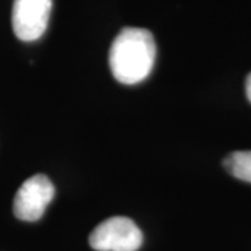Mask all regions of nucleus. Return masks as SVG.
<instances>
[{
	"label": "nucleus",
	"mask_w": 251,
	"mask_h": 251,
	"mask_svg": "<svg viewBox=\"0 0 251 251\" xmlns=\"http://www.w3.org/2000/svg\"><path fill=\"white\" fill-rule=\"evenodd\" d=\"M155 56V39L148 29L133 27L123 28L110 46V72L122 84H138L152 72Z\"/></svg>",
	"instance_id": "obj_1"
},
{
	"label": "nucleus",
	"mask_w": 251,
	"mask_h": 251,
	"mask_svg": "<svg viewBox=\"0 0 251 251\" xmlns=\"http://www.w3.org/2000/svg\"><path fill=\"white\" fill-rule=\"evenodd\" d=\"M143 244L140 227L126 216H113L98 225L90 236L97 251H137Z\"/></svg>",
	"instance_id": "obj_2"
},
{
	"label": "nucleus",
	"mask_w": 251,
	"mask_h": 251,
	"mask_svg": "<svg viewBox=\"0 0 251 251\" xmlns=\"http://www.w3.org/2000/svg\"><path fill=\"white\" fill-rule=\"evenodd\" d=\"M53 197V183L45 175H35L18 188L13 205L14 215L24 222H35L44 216Z\"/></svg>",
	"instance_id": "obj_3"
},
{
	"label": "nucleus",
	"mask_w": 251,
	"mask_h": 251,
	"mask_svg": "<svg viewBox=\"0 0 251 251\" xmlns=\"http://www.w3.org/2000/svg\"><path fill=\"white\" fill-rule=\"evenodd\" d=\"M52 0H14L11 24L20 41L34 42L45 34Z\"/></svg>",
	"instance_id": "obj_4"
},
{
	"label": "nucleus",
	"mask_w": 251,
	"mask_h": 251,
	"mask_svg": "<svg viewBox=\"0 0 251 251\" xmlns=\"http://www.w3.org/2000/svg\"><path fill=\"white\" fill-rule=\"evenodd\" d=\"M224 166L233 177L251 183V151H236L225 158Z\"/></svg>",
	"instance_id": "obj_5"
},
{
	"label": "nucleus",
	"mask_w": 251,
	"mask_h": 251,
	"mask_svg": "<svg viewBox=\"0 0 251 251\" xmlns=\"http://www.w3.org/2000/svg\"><path fill=\"white\" fill-rule=\"evenodd\" d=\"M246 95L251 102V73L247 75V80H246Z\"/></svg>",
	"instance_id": "obj_6"
}]
</instances>
